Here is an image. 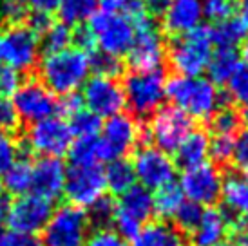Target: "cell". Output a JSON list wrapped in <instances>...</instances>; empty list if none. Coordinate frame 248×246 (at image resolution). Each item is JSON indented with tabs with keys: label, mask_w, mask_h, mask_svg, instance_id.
I'll use <instances>...</instances> for the list:
<instances>
[{
	"label": "cell",
	"mask_w": 248,
	"mask_h": 246,
	"mask_svg": "<svg viewBox=\"0 0 248 246\" xmlns=\"http://www.w3.org/2000/svg\"><path fill=\"white\" fill-rule=\"evenodd\" d=\"M132 71L159 69L165 60V44L151 15L134 24V40L127 53Z\"/></svg>",
	"instance_id": "obj_9"
},
{
	"label": "cell",
	"mask_w": 248,
	"mask_h": 246,
	"mask_svg": "<svg viewBox=\"0 0 248 246\" xmlns=\"http://www.w3.org/2000/svg\"><path fill=\"white\" fill-rule=\"evenodd\" d=\"M82 96L78 92H71V94H65L58 100V112H62L63 116H73L75 112L82 109Z\"/></svg>",
	"instance_id": "obj_49"
},
{
	"label": "cell",
	"mask_w": 248,
	"mask_h": 246,
	"mask_svg": "<svg viewBox=\"0 0 248 246\" xmlns=\"http://www.w3.org/2000/svg\"><path fill=\"white\" fill-rule=\"evenodd\" d=\"M239 65V55L235 49L228 47H217V51H214L208 62V76L210 82L223 85L228 82V78L234 75V71Z\"/></svg>",
	"instance_id": "obj_29"
},
{
	"label": "cell",
	"mask_w": 248,
	"mask_h": 246,
	"mask_svg": "<svg viewBox=\"0 0 248 246\" xmlns=\"http://www.w3.org/2000/svg\"><path fill=\"white\" fill-rule=\"evenodd\" d=\"M223 176L217 167L210 163H201L192 169H185L179 179V188L183 198L200 206H210L221 198Z\"/></svg>",
	"instance_id": "obj_14"
},
{
	"label": "cell",
	"mask_w": 248,
	"mask_h": 246,
	"mask_svg": "<svg viewBox=\"0 0 248 246\" xmlns=\"http://www.w3.org/2000/svg\"><path fill=\"white\" fill-rule=\"evenodd\" d=\"M116 210L143 225L154 215V196L141 184H132L129 190L122 194L116 203Z\"/></svg>",
	"instance_id": "obj_22"
},
{
	"label": "cell",
	"mask_w": 248,
	"mask_h": 246,
	"mask_svg": "<svg viewBox=\"0 0 248 246\" xmlns=\"http://www.w3.org/2000/svg\"><path fill=\"white\" fill-rule=\"evenodd\" d=\"M18 152L20 145L16 139L7 132H0V174H4L18 159Z\"/></svg>",
	"instance_id": "obj_41"
},
{
	"label": "cell",
	"mask_w": 248,
	"mask_h": 246,
	"mask_svg": "<svg viewBox=\"0 0 248 246\" xmlns=\"http://www.w3.org/2000/svg\"><path fill=\"white\" fill-rule=\"evenodd\" d=\"M71 143L73 132L69 129V123L60 116H49L31 123L26 139L29 151L42 157H62L69 152Z\"/></svg>",
	"instance_id": "obj_10"
},
{
	"label": "cell",
	"mask_w": 248,
	"mask_h": 246,
	"mask_svg": "<svg viewBox=\"0 0 248 246\" xmlns=\"http://www.w3.org/2000/svg\"><path fill=\"white\" fill-rule=\"evenodd\" d=\"M161 18V26L169 34L179 36L190 33L200 28L203 20L201 0H170Z\"/></svg>",
	"instance_id": "obj_19"
},
{
	"label": "cell",
	"mask_w": 248,
	"mask_h": 246,
	"mask_svg": "<svg viewBox=\"0 0 248 246\" xmlns=\"http://www.w3.org/2000/svg\"><path fill=\"white\" fill-rule=\"evenodd\" d=\"M232 161L239 170L248 172V127L239 132V136L234 139V154Z\"/></svg>",
	"instance_id": "obj_47"
},
{
	"label": "cell",
	"mask_w": 248,
	"mask_h": 246,
	"mask_svg": "<svg viewBox=\"0 0 248 246\" xmlns=\"http://www.w3.org/2000/svg\"><path fill=\"white\" fill-rule=\"evenodd\" d=\"M89 29L94 34L96 46L102 53L110 56H124L134 40V24L122 13H109V11H94L89 18Z\"/></svg>",
	"instance_id": "obj_6"
},
{
	"label": "cell",
	"mask_w": 248,
	"mask_h": 246,
	"mask_svg": "<svg viewBox=\"0 0 248 246\" xmlns=\"http://www.w3.org/2000/svg\"><path fill=\"white\" fill-rule=\"evenodd\" d=\"M105 184L112 194L122 196L127 192L132 184H136V176H134V169H132V161L127 157H118L109 161L107 169L104 170Z\"/></svg>",
	"instance_id": "obj_26"
},
{
	"label": "cell",
	"mask_w": 248,
	"mask_h": 246,
	"mask_svg": "<svg viewBox=\"0 0 248 246\" xmlns=\"http://www.w3.org/2000/svg\"><path fill=\"white\" fill-rule=\"evenodd\" d=\"M165 96L178 109L198 120H210L216 110L230 102L216 83L201 76H174L167 82Z\"/></svg>",
	"instance_id": "obj_1"
},
{
	"label": "cell",
	"mask_w": 248,
	"mask_h": 246,
	"mask_svg": "<svg viewBox=\"0 0 248 246\" xmlns=\"http://www.w3.org/2000/svg\"><path fill=\"white\" fill-rule=\"evenodd\" d=\"M241 112L230 105H223L210 118V130L214 136H235L241 129Z\"/></svg>",
	"instance_id": "obj_32"
},
{
	"label": "cell",
	"mask_w": 248,
	"mask_h": 246,
	"mask_svg": "<svg viewBox=\"0 0 248 246\" xmlns=\"http://www.w3.org/2000/svg\"><path fill=\"white\" fill-rule=\"evenodd\" d=\"M28 16L26 0H0V20L18 24Z\"/></svg>",
	"instance_id": "obj_42"
},
{
	"label": "cell",
	"mask_w": 248,
	"mask_h": 246,
	"mask_svg": "<svg viewBox=\"0 0 248 246\" xmlns=\"http://www.w3.org/2000/svg\"><path fill=\"white\" fill-rule=\"evenodd\" d=\"M69 122V129L73 136L76 138H87V136H96L98 130H102V118H98L94 112L91 110L80 109L75 112Z\"/></svg>",
	"instance_id": "obj_35"
},
{
	"label": "cell",
	"mask_w": 248,
	"mask_h": 246,
	"mask_svg": "<svg viewBox=\"0 0 248 246\" xmlns=\"http://www.w3.org/2000/svg\"><path fill=\"white\" fill-rule=\"evenodd\" d=\"M13 96L16 114L28 123H36L49 116H55L58 112V100L55 94L36 80L22 83Z\"/></svg>",
	"instance_id": "obj_15"
},
{
	"label": "cell",
	"mask_w": 248,
	"mask_h": 246,
	"mask_svg": "<svg viewBox=\"0 0 248 246\" xmlns=\"http://www.w3.org/2000/svg\"><path fill=\"white\" fill-rule=\"evenodd\" d=\"M210 31V38L212 44L217 47H228L235 49L247 36V28L241 22V18L230 16L227 20L216 22L212 28H208Z\"/></svg>",
	"instance_id": "obj_27"
},
{
	"label": "cell",
	"mask_w": 248,
	"mask_h": 246,
	"mask_svg": "<svg viewBox=\"0 0 248 246\" xmlns=\"http://www.w3.org/2000/svg\"><path fill=\"white\" fill-rule=\"evenodd\" d=\"M183 201H185V198H183V192L179 188V184H167L163 188L156 190V196H154V214L163 219L174 217V214L181 206Z\"/></svg>",
	"instance_id": "obj_31"
},
{
	"label": "cell",
	"mask_w": 248,
	"mask_h": 246,
	"mask_svg": "<svg viewBox=\"0 0 248 246\" xmlns=\"http://www.w3.org/2000/svg\"><path fill=\"white\" fill-rule=\"evenodd\" d=\"M20 85V73L6 63H0V96L7 98V96L15 94Z\"/></svg>",
	"instance_id": "obj_45"
},
{
	"label": "cell",
	"mask_w": 248,
	"mask_h": 246,
	"mask_svg": "<svg viewBox=\"0 0 248 246\" xmlns=\"http://www.w3.org/2000/svg\"><path fill=\"white\" fill-rule=\"evenodd\" d=\"M60 0H26L28 7L33 13H47L51 15L53 11H56Z\"/></svg>",
	"instance_id": "obj_51"
},
{
	"label": "cell",
	"mask_w": 248,
	"mask_h": 246,
	"mask_svg": "<svg viewBox=\"0 0 248 246\" xmlns=\"http://www.w3.org/2000/svg\"><path fill=\"white\" fill-rule=\"evenodd\" d=\"M0 246H44V243L31 233L6 230L0 233Z\"/></svg>",
	"instance_id": "obj_46"
},
{
	"label": "cell",
	"mask_w": 248,
	"mask_h": 246,
	"mask_svg": "<svg viewBox=\"0 0 248 246\" xmlns=\"http://www.w3.org/2000/svg\"><path fill=\"white\" fill-rule=\"evenodd\" d=\"M223 212L232 221L248 219V178L239 172H230L221 184Z\"/></svg>",
	"instance_id": "obj_21"
},
{
	"label": "cell",
	"mask_w": 248,
	"mask_h": 246,
	"mask_svg": "<svg viewBox=\"0 0 248 246\" xmlns=\"http://www.w3.org/2000/svg\"><path fill=\"white\" fill-rule=\"evenodd\" d=\"M140 127L136 120L129 114H116L107 118L102 130L104 134L100 138L104 161H112L118 157H125L129 152L140 143Z\"/></svg>",
	"instance_id": "obj_17"
},
{
	"label": "cell",
	"mask_w": 248,
	"mask_h": 246,
	"mask_svg": "<svg viewBox=\"0 0 248 246\" xmlns=\"http://www.w3.org/2000/svg\"><path fill=\"white\" fill-rule=\"evenodd\" d=\"M73 44L76 49H80L83 53L91 55L94 49H96V40H94V34L89 29V26H80L73 31Z\"/></svg>",
	"instance_id": "obj_48"
},
{
	"label": "cell",
	"mask_w": 248,
	"mask_h": 246,
	"mask_svg": "<svg viewBox=\"0 0 248 246\" xmlns=\"http://www.w3.org/2000/svg\"><path fill=\"white\" fill-rule=\"evenodd\" d=\"M96 7L98 0H60L56 11L63 24L76 26V24H82L87 18H91L93 13L96 11Z\"/></svg>",
	"instance_id": "obj_30"
},
{
	"label": "cell",
	"mask_w": 248,
	"mask_h": 246,
	"mask_svg": "<svg viewBox=\"0 0 248 246\" xmlns=\"http://www.w3.org/2000/svg\"><path fill=\"white\" fill-rule=\"evenodd\" d=\"M165 85L163 67L152 71H131L122 83L125 105H129L132 114L136 116H151L161 107L165 98Z\"/></svg>",
	"instance_id": "obj_4"
},
{
	"label": "cell",
	"mask_w": 248,
	"mask_h": 246,
	"mask_svg": "<svg viewBox=\"0 0 248 246\" xmlns=\"http://www.w3.org/2000/svg\"><path fill=\"white\" fill-rule=\"evenodd\" d=\"M116 210V203L110 198L104 196L89 206V221L91 223H96L100 228H107V225L112 223V215Z\"/></svg>",
	"instance_id": "obj_40"
},
{
	"label": "cell",
	"mask_w": 248,
	"mask_h": 246,
	"mask_svg": "<svg viewBox=\"0 0 248 246\" xmlns=\"http://www.w3.org/2000/svg\"><path fill=\"white\" fill-rule=\"evenodd\" d=\"M234 154V136H214L208 141V156L216 165H227Z\"/></svg>",
	"instance_id": "obj_39"
},
{
	"label": "cell",
	"mask_w": 248,
	"mask_h": 246,
	"mask_svg": "<svg viewBox=\"0 0 248 246\" xmlns=\"http://www.w3.org/2000/svg\"><path fill=\"white\" fill-rule=\"evenodd\" d=\"M227 98L248 107V62H239L234 75L227 82Z\"/></svg>",
	"instance_id": "obj_34"
},
{
	"label": "cell",
	"mask_w": 248,
	"mask_h": 246,
	"mask_svg": "<svg viewBox=\"0 0 248 246\" xmlns=\"http://www.w3.org/2000/svg\"><path fill=\"white\" fill-rule=\"evenodd\" d=\"M71 40H73V29L63 22H58V24L53 22L47 31L42 34L40 47L44 49L46 55H51V53H58V51L67 49Z\"/></svg>",
	"instance_id": "obj_33"
},
{
	"label": "cell",
	"mask_w": 248,
	"mask_h": 246,
	"mask_svg": "<svg viewBox=\"0 0 248 246\" xmlns=\"http://www.w3.org/2000/svg\"><path fill=\"white\" fill-rule=\"evenodd\" d=\"M208 141L210 139L205 130H190L174 151L176 154L174 163L183 169H192L205 163V159L208 157Z\"/></svg>",
	"instance_id": "obj_24"
},
{
	"label": "cell",
	"mask_w": 248,
	"mask_h": 246,
	"mask_svg": "<svg viewBox=\"0 0 248 246\" xmlns=\"http://www.w3.org/2000/svg\"><path fill=\"white\" fill-rule=\"evenodd\" d=\"M91 73H96V76H107L116 78L122 73V62L116 56H110L102 51H93L89 55Z\"/></svg>",
	"instance_id": "obj_37"
},
{
	"label": "cell",
	"mask_w": 248,
	"mask_h": 246,
	"mask_svg": "<svg viewBox=\"0 0 248 246\" xmlns=\"http://www.w3.org/2000/svg\"><path fill=\"white\" fill-rule=\"evenodd\" d=\"M190 130H194L192 118L176 105H167L152 114L147 129H140V143L145 147L156 145L159 151L174 152Z\"/></svg>",
	"instance_id": "obj_5"
},
{
	"label": "cell",
	"mask_w": 248,
	"mask_h": 246,
	"mask_svg": "<svg viewBox=\"0 0 248 246\" xmlns=\"http://www.w3.org/2000/svg\"><path fill=\"white\" fill-rule=\"evenodd\" d=\"M20 125V118L16 114L13 102L9 98H2L0 96V132H13L18 129Z\"/></svg>",
	"instance_id": "obj_44"
},
{
	"label": "cell",
	"mask_w": 248,
	"mask_h": 246,
	"mask_svg": "<svg viewBox=\"0 0 248 246\" xmlns=\"http://www.w3.org/2000/svg\"><path fill=\"white\" fill-rule=\"evenodd\" d=\"M83 246H131V245L122 235H118L114 230L98 228L93 233H89V237H87Z\"/></svg>",
	"instance_id": "obj_43"
},
{
	"label": "cell",
	"mask_w": 248,
	"mask_h": 246,
	"mask_svg": "<svg viewBox=\"0 0 248 246\" xmlns=\"http://www.w3.org/2000/svg\"><path fill=\"white\" fill-rule=\"evenodd\" d=\"M131 246H186L183 233L165 221H152L140 228Z\"/></svg>",
	"instance_id": "obj_23"
},
{
	"label": "cell",
	"mask_w": 248,
	"mask_h": 246,
	"mask_svg": "<svg viewBox=\"0 0 248 246\" xmlns=\"http://www.w3.org/2000/svg\"><path fill=\"white\" fill-rule=\"evenodd\" d=\"M53 215V201L36 194H24L9 201L6 221L9 230L36 235L42 232Z\"/></svg>",
	"instance_id": "obj_11"
},
{
	"label": "cell",
	"mask_w": 248,
	"mask_h": 246,
	"mask_svg": "<svg viewBox=\"0 0 248 246\" xmlns=\"http://www.w3.org/2000/svg\"><path fill=\"white\" fill-rule=\"evenodd\" d=\"M212 38L208 28H196L190 33L174 36L169 47L170 67L179 76H200L208 67L212 56Z\"/></svg>",
	"instance_id": "obj_3"
},
{
	"label": "cell",
	"mask_w": 248,
	"mask_h": 246,
	"mask_svg": "<svg viewBox=\"0 0 248 246\" xmlns=\"http://www.w3.org/2000/svg\"><path fill=\"white\" fill-rule=\"evenodd\" d=\"M89 55L76 47L46 55L40 62L42 83L51 92L60 96L76 92L89 80Z\"/></svg>",
	"instance_id": "obj_2"
},
{
	"label": "cell",
	"mask_w": 248,
	"mask_h": 246,
	"mask_svg": "<svg viewBox=\"0 0 248 246\" xmlns=\"http://www.w3.org/2000/svg\"><path fill=\"white\" fill-rule=\"evenodd\" d=\"M201 215H203V206L196 205L192 201H183L176 214H174V223L179 232H192L198 226Z\"/></svg>",
	"instance_id": "obj_36"
},
{
	"label": "cell",
	"mask_w": 248,
	"mask_h": 246,
	"mask_svg": "<svg viewBox=\"0 0 248 246\" xmlns=\"http://www.w3.org/2000/svg\"><path fill=\"white\" fill-rule=\"evenodd\" d=\"M105 176L104 170L94 167H71L65 172L63 194L69 201V205L78 208H89L98 199L105 196Z\"/></svg>",
	"instance_id": "obj_13"
},
{
	"label": "cell",
	"mask_w": 248,
	"mask_h": 246,
	"mask_svg": "<svg viewBox=\"0 0 248 246\" xmlns=\"http://www.w3.org/2000/svg\"><path fill=\"white\" fill-rule=\"evenodd\" d=\"M2 179V186L13 196H24L31 192L33 184V163L28 157H18L9 169H7Z\"/></svg>",
	"instance_id": "obj_25"
},
{
	"label": "cell",
	"mask_w": 248,
	"mask_h": 246,
	"mask_svg": "<svg viewBox=\"0 0 248 246\" xmlns=\"http://www.w3.org/2000/svg\"><path fill=\"white\" fill-rule=\"evenodd\" d=\"M239 13H241V22L245 24V28L248 31V0H241L239 4Z\"/></svg>",
	"instance_id": "obj_53"
},
{
	"label": "cell",
	"mask_w": 248,
	"mask_h": 246,
	"mask_svg": "<svg viewBox=\"0 0 248 246\" xmlns=\"http://www.w3.org/2000/svg\"><path fill=\"white\" fill-rule=\"evenodd\" d=\"M40 55V40L28 26L11 24L0 34V63L18 73H28L36 65Z\"/></svg>",
	"instance_id": "obj_8"
},
{
	"label": "cell",
	"mask_w": 248,
	"mask_h": 246,
	"mask_svg": "<svg viewBox=\"0 0 248 246\" xmlns=\"http://www.w3.org/2000/svg\"><path fill=\"white\" fill-rule=\"evenodd\" d=\"M134 176L147 190H159L167 184L174 183L176 163L167 152L147 145L134 154L132 159Z\"/></svg>",
	"instance_id": "obj_12"
},
{
	"label": "cell",
	"mask_w": 248,
	"mask_h": 246,
	"mask_svg": "<svg viewBox=\"0 0 248 246\" xmlns=\"http://www.w3.org/2000/svg\"><path fill=\"white\" fill-rule=\"evenodd\" d=\"M82 102L87 105V110L94 112L98 118L116 116L125 107V94L122 83L107 76L89 78L83 83Z\"/></svg>",
	"instance_id": "obj_16"
},
{
	"label": "cell",
	"mask_w": 248,
	"mask_h": 246,
	"mask_svg": "<svg viewBox=\"0 0 248 246\" xmlns=\"http://www.w3.org/2000/svg\"><path fill=\"white\" fill-rule=\"evenodd\" d=\"M51 24H53V20H51V15L47 13H31V16L28 18V28L36 36H42L49 29Z\"/></svg>",
	"instance_id": "obj_50"
},
{
	"label": "cell",
	"mask_w": 248,
	"mask_h": 246,
	"mask_svg": "<svg viewBox=\"0 0 248 246\" xmlns=\"http://www.w3.org/2000/svg\"><path fill=\"white\" fill-rule=\"evenodd\" d=\"M89 215L83 208L63 205L53 210L44 232V246H83L89 237Z\"/></svg>",
	"instance_id": "obj_7"
},
{
	"label": "cell",
	"mask_w": 248,
	"mask_h": 246,
	"mask_svg": "<svg viewBox=\"0 0 248 246\" xmlns=\"http://www.w3.org/2000/svg\"><path fill=\"white\" fill-rule=\"evenodd\" d=\"M230 219L223 210L207 208L203 210L198 226L190 232V245L192 246H225L227 245Z\"/></svg>",
	"instance_id": "obj_20"
},
{
	"label": "cell",
	"mask_w": 248,
	"mask_h": 246,
	"mask_svg": "<svg viewBox=\"0 0 248 246\" xmlns=\"http://www.w3.org/2000/svg\"><path fill=\"white\" fill-rule=\"evenodd\" d=\"M245 56H247V62H248V42L245 44Z\"/></svg>",
	"instance_id": "obj_54"
},
{
	"label": "cell",
	"mask_w": 248,
	"mask_h": 246,
	"mask_svg": "<svg viewBox=\"0 0 248 246\" xmlns=\"http://www.w3.org/2000/svg\"><path fill=\"white\" fill-rule=\"evenodd\" d=\"M67 154L75 167H94L100 161H104L102 141L98 136L76 138V141L71 143Z\"/></svg>",
	"instance_id": "obj_28"
},
{
	"label": "cell",
	"mask_w": 248,
	"mask_h": 246,
	"mask_svg": "<svg viewBox=\"0 0 248 246\" xmlns=\"http://www.w3.org/2000/svg\"><path fill=\"white\" fill-rule=\"evenodd\" d=\"M125 0H98V6L102 7V11H109V13H122Z\"/></svg>",
	"instance_id": "obj_52"
},
{
	"label": "cell",
	"mask_w": 248,
	"mask_h": 246,
	"mask_svg": "<svg viewBox=\"0 0 248 246\" xmlns=\"http://www.w3.org/2000/svg\"><path fill=\"white\" fill-rule=\"evenodd\" d=\"M0 194H2V181H0Z\"/></svg>",
	"instance_id": "obj_55"
},
{
	"label": "cell",
	"mask_w": 248,
	"mask_h": 246,
	"mask_svg": "<svg viewBox=\"0 0 248 246\" xmlns=\"http://www.w3.org/2000/svg\"><path fill=\"white\" fill-rule=\"evenodd\" d=\"M65 165L62 157H40L33 165V194L55 201L63 194L65 183Z\"/></svg>",
	"instance_id": "obj_18"
},
{
	"label": "cell",
	"mask_w": 248,
	"mask_h": 246,
	"mask_svg": "<svg viewBox=\"0 0 248 246\" xmlns=\"http://www.w3.org/2000/svg\"><path fill=\"white\" fill-rule=\"evenodd\" d=\"M235 7H237L235 0H201L203 16L212 20L214 24L234 16Z\"/></svg>",
	"instance_id": "obj_38"
}]
</instances>
